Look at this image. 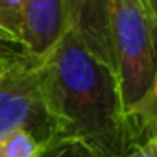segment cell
<instances>
[{
  "mask_svg": "<svg viewBox=\"0 0 157 157\" xmlns=\"http://www.w3.org/2000/svg\"><path fill=\"white\" fill-rule=\"evenodd\" d=\"M120 157H157V146L153 142H144L140 146H135L133 150H129L128 153Z\"/></svg>",
  "mask_w": 157,
  "mask_h": 157,
  "instance_id": "cell-10",
  "label": "cell"
},
{
  "mask_svg": "<svg viewBox=\"0 0 157 157\" xmlns=\"http://www.w3.org/2000/svg\"><path fill=\"white\" fill-rule=\"evenodd\" d=\"M11 44H21V41L11 32H8L6 28L0 26V48H6V46H11Z\"/></svg>",
  "mask_w": 157,
  "mask_h": 157,
  "instance_id": "cell-11",
  "label": "cell"
},
{
  "mask_svg": "<svg viewBox=\"0 0 157 157\" xmlns=\"http://www.w3.org/2000/svg\"><path fill=\"white\" fill-rule=\"evenodd\" d=\"M44 146L30 131L15 129L0 137V157H39Z\"/></svg>",
  "mask_w": 157,
  "mask_h": 157,
  "instance_id": "cell-7",
  "label": "cell"
},
{
  "mask_svg": "<svg viewBox=\"0 0 157 157\" xmlns=\"http://www.w3.org/2000/svg\"><path fill=\"white\" fill-rule=\"evenodd\" d=\"M39 157H98L87 146L76 142V140H61L52 139L41 151Z\"/></svg>",
  "mask_w": 157,
  "mask_h": 157,
  "instance_id": "cell-8",
  "label": "cell"
},
{
  "mask_svg": "<svg viewBox=\"0 0 157 157\" xmlns=\"http://www.w3.org/2000/svg\"><path fill=\"white\" fill-rule=\"evenodd\" d=\"M126 131L131 150L144 142L157 146V72L142 100L126 113Z\"/></svg>",
  "mask_w": 157,
  "mask_h": 157,
  "instance_id": "cell-6",
  "label": "cell"
},
{
  "mask_svg": "<svg viewBox=\"0 0 157 157\" xmlns=\"http://www.w3.org/2000/svg\"><path fill=\"white\" fill-rule=\"evenodd\" d=\"M109 44L126 117L157 72V15L150 0H109Z\"/></svg>",
  "mask_w": 157,
  "mask_h": 157,
  "instance_id": "cell-2",
  "label": "cell"
},
{
  "mask_svg": "<svg viewBox=\"0 0 157 157\" xmlns=\"http://www.w3.org/2000/svg\"><path fill=\"white\" fill-rule=\"evenodd\" d=\"M15 129L30 131L43 144L54 139L43 94V57L22 44L0 50V137Z\"/></svg>",
  "mask_w": 157,
  "mask_h": 157,
  "instance_id": "cell-3",
  "label": "cell"
},
{
  "mask_svg": "<svg viewBox=\"0 0 157 157\" xmlns=\"http://www.w3.org/2000/svg\"><path fill=\"white\" fill-rule=\"evenodd\" d=\"M67 32L63 0H19V41L44 57Z\"/></svg>",
  "mask_w": 157,
  "mask_h": 157,
  "instance_id": "cell-4",
  "label": "cell"
},
{
  "mask_svg": "<svg viewBox=\"0 0 157 157\" xmlns=\"http://www.w3.org/2000/svg\"><path fill=\"white\" fill-rule=\"evenodd\" d=\"M63 8L67 30L80 39L94 57L111 67L109 0H63Z\"/></svg>",
  "mask_w": 157,
  "mask_h": 157,
  "instance_id": "cell-5",
  "label": "cell"
},
{
  "mask_svg": "<svg viewBox=\"0 0 157 157\" xmlns=\"http://www.w3.org/2000/svg\"><path fill=\"white\" fill-rule=\"evenodd\" d=\"M43 94L54 139L76 140L98 157H120L131 150L113 68L70 30L43 57Z\"/></svg>",
  "mask_w": 157,
  "mask_h": 157,
  "instance_id": "cell-1",
  "label": "cell"
},
{
  "mask_svg": "<svg viewBox=\"0 0 157 157\" xmlns=\"http://www.w3.org/2000/svg\"><path fill=\"white\" fill-rule=\"evenodd\" d=\"M0 26L19 39V0H0Z\"/></svg>",
  "mask_w": 157,
  "mask_h": 157,
  "instance_id": "cell-9",
  "label": "cell"
},
{
  "mask_svg": "<svg viewBox=\"0 0 157 157\" xmlns=\"http://www.w3.org/2000/svg\"><path fill=\"white\" fill-rule=\"evenodd\" d=\"M151 2V6H153V11H155V15H157V0H150Z\"/></svg>",
  "mask_w": 157,
  "mask_h": 157,
  "instance_id": "cell-12",
  "label": "cell"
}]
</instances>
